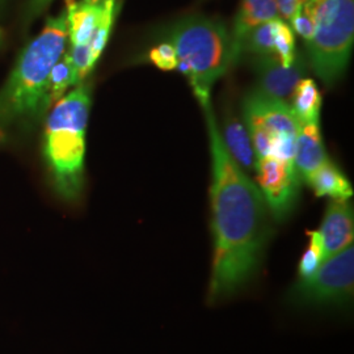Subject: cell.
<instances>
[{
	"mask_svg": "<svg viewBox=\"0 0 354 354\" xmlns=\"http://www.w3.org/2000/svg\"><path fill=\"white\" fill-rule=\"evenodd\" d=\"M254 171L257 188L264 197L269 213L279 222L285 221L299 197L301 177L295 165L268 156L257 159Z\"/></svg>",
	"mask_w": 354,
	"mask_h": 354,
	"instance_id": "ba28073f",
	"label": "cell"
},
{
	"mask_svg": "<svg viewBox=\"0 0 354 354\" xmlns=\"http://www.w3.org/2000/svg\"><path fill=\"white\" fill-rule=\"evenodd\" d=\"M307 235L310 236V244L299 260L298 281L310 279L324 261L323 247L317 231H308Z\"/></svg>",
	"mask_w": 354,
	"mask_h": 354,
	"instance_id": "44dd1931",
	"label": "cell"
},
{
	"mask_svg": "<svg viewBox=\"0 0 354 354\" xmlns=\"http://www.w3.org/2000/svg\"><path fill=\"white\" fill-rule=\"evenodd\" d=\"M327 160L328 156L323 145L319 124H302L298 131L294 155V165L299 177L306 181Z\"/></svg>",
	"mask_w": 354,
	"mask_h": 354,
	"instance_id": "7c38bea8",
	"label": "cell"
},
{
	"mask_svg": "<svg viewBox=\"0 0 354 354\" xmlns=\"http://www.w3.org/2000/svg\"><path fill=\"white\" fill-rule=\"evenodd\" d=\"M212 152V231L214 254L207 302L244 289L260 270L272 236L269 209L257 185L227 151L212 102L201 105Z\"/></svg>",
	"mask_w": 354,
	"mask_h": 354,
	"instance_id": "6da1fadb",
	"label": "cell"
},
{
	"mask_svg": "<svg viewBox=\"0 0 354 354\" xmlns=\"http://www.w3.org/2000/svg\"><path fill=\"white\" fill-rule=\"evenodd\" d=\"M64 12L71 46L88 45L102 17V3L89 4L84 0H67Z\"/></svg>",
	"mask_w": 354,
	"mask_h": 354,
	"instance_id": "4fadbf2b",
	"label": "cell"
},
{
	"mask_svg": "<svg viewBox=\"0 0 354 354\" xmlns=\"http://www.w3.org/2000/svg\"><path fill=\"white\" fill-rule=\"evenodd\" d=\"M243 117L257 159L272 156L294 163L301 124L286 102L257 89L244 99Z\"/></svg>",
	"mask_w": 354,
	"mask_h": 354,
	"instance_id": "8992f818",
	"label": "cell"
},
{
	"mask_svg": "<svg viewBox=\"0 0 354 354\" xmlns=\"http://www.w3.org/2000/svg\"><path fill=\"white\" fill-rule=\"evenodd\" d=\"M248 51L254 55L274 54V26L273 20L253 28L244 39L243 53ZM276 55V54H274Z\"/></svg>",
	"mask_w": 354,
	"mask_h": 354,
	"instance_id": "d6986e66",
	"label": "cell"
},
{
	"mask_svg": "<svg viewBox=\"0 0 354 354\" xmlns=\"http://www.w3.org/2000/svg\"><path fill=\"white\" fill-rule=\"evenodd\" d=\"M0 1H1V0H0Z\"/></svg>",
	"mask_w": 354,
	"mask_h": 354,
	"instance_id": "f1b7e54d",
	"label": "cell"
},
{
	"mask_svg": "<svg viewBox=\"0 0 354 354\" xmlns=\"http://www.w3.org/2000/svg\"><path fill=\"white\" fill-rule=\"evenodd\" d=\"M277 0H241L231 36L234 64L241 59L243 44L248 33L263 23L279 17Z\"/></svg>",
	"mask_w": 354,
	"mask_h": 354,
	"instance_id": "8fae6325",
	"label": "cell"
},
{
	"mask_svg": "<svg viewBox=\"0 0 354 354\" xmlns=\"http://www.w3.org/2000/svg\"><path fill=\"white\" fill-rule=\"evenodd\" d=\"M66 12L49 17L44 29L20 53L7 82L0 88V142L30 127L49 111L48 80L64 55L67 42Z\"/></svg>",
	"mask_w": 354,
	"mask_h": 354,
	"instance_id": "7a4b0ae2",
	"label": "cell"
},
{
	"mask_svg": "<svg viewBox=\"0 0 354 354\" xmlns=\"http://www.w3.org/2000/svg\"><path fill=\"white\" fill-rule=\"evenodd\" d=\"M290 21L298 36H301L306 41V44H308L314 36V16L310 0H307L301 8L295 11L291 16Z\"/></svg>",
	"mask_w": 354,
	"mask_h": 354,
	"instance_id": "603a6c76",
	"label": "cell"
},
{
	"mask_svg": "<svg viewBox=\"0 0 354 354\" xmlns=\"http://www.w3.org/2000/svg\"><path fill=\"white\" fill-rule=\"evenodd\" d=\"M253 68L259 77V91L286 102L290 99L298 82L304 79L307 64L304 57H295L291 66L283 67L279 64V58L272 54L254 55Z\"/></svg>",
	"mask_w": 354,
	"mask_h": 354,
	"instance_id": "9c48e42d",
	"label": "cell"
},
{
	"mask_svg": "<svg viewBox=\"0 0 354 354\" xmlns=\"http://www.w3.org/2000/svg\"><path fill=\"white\" fill-rule=\"evenodd\" d=\"M149 58L158 68L165 71H172L177 68V55L172 44L165 41L150 50Z\"/></svg>",
	"mask_w": 354,
	"mask_h": 354,
	"instance_id": "cb8c5ba5",
	"label": "cell"
},
{
	"mask_svg": "<svg viewBox=\"0 0 354 354\" xmlns=\"http://www.w3.org/2000/svg\"><path fill=\"white\" fill-rule=\"evenodd\" d=\"M317 197H330L337 201H348L353 196L351 181L340 171V168L327 160L320 168L306 180Z\"/></svg>",
	"mask_w": 354,
	"mask_h": 354,
	"instance_id": "9a60e30c",
	"label": "cell"
},
{
	"mask_svg": "<svg viewBox=\"0 0 354 354\" xmlns=\"http://www.w3.org/2000/svg\"><path fill=\"white\" fill-rule=\"evenodd\" d=\"M84 1H87L89 4H100L104 0H84Z\"/></svg>",
	"mask_w": 354,
	"mask_h": 354,
	"instance_id": "83f0119b",
	"label": "cell"
},
{
	"mask_svg": "<svg viewBox=\"0 0 354 354\" xmlns=\"http://www.w3.org/2000/svg\"><path fill=\"white\" fill-rule=\"evenodd\" d=\"M223 143L232 156V159L243 169L252 171L257 162L253 150L251 137L245 125L235 114H228L223 122V131L221 133Z\"/></svg>",
	"mask_w": 354,
	"mask_h": 354,
	"instance_id": "5bb4252c",
	"label": "cell"
},
{
	"mask_svg": "<svg viewBox=\"0 0 354 354\" xmlns=\"http://www.w3.org/2000/svg\"><path fill=\"white\" fill-rule=\"evenodd\" d=\"M307 0H277L279 13L285 19L290 20L291 16L298 8H301Z\"/></svg>",
	"mask_w": 354,
	"mask_h": 354,
	"instance_id": "484cf974",
	"label": "cell"
},
{
	"mask_svg": "<svg viewBox=\"0 0 354 354\" xmlns=\"http://www.w3.org/2000/svg\"><path fill=\"white\" fill-rule=\"evenodd\" d=\"M70 57V61L74 66L76 73V79L77 84L83 83L87 76L91 74V71L95 68L96 64H93L92 57H91V50L88 45H77V46H71L70 51L67 53Z\"/></svg>",
	"mask_w": 354,
	"mask_h": 354,
	"instance_id": "7402d4cb",
	"label": "cell"
},
{
	"mask_svg": "<svg viewBox=\"0 0 354 354\" xmlns=\"http://www.w3.org/2000/svg\"><path fill=\"white\" fill-rule=\"evenodd\" d=\"M274 26V54L279 64L289 67L295 61V38L290 26H286L281 19L273 20Z\"/></svg>",
	"mask_w": 354,
	"mask_h": 354,
	"instance_id": "ffe728a7",
	"label": "cell"
},
{
	"mask_svg": "<svg viewBox=\"0 0 354 354\" xmlns=\"http://www.w3.org/2000/svg\"><path fill=\"white\" fill-rule=\"evenodd\" d=\"M53 1L54 0H26V11H24L26 26L35 21L39 15L45 12Z\"/></svg>",
	"mask_w": 354,
	"mask_h": 354,
	"instance_id": "d4e9b609",
	"label": "cell"
},
{
	"mask_svg": "<svg viewBox=\"0 0 354 354\" xmlns=\"http://www.w3.org/2000/svg\"><path fill=\"white\" fill-rule=\"evenodd\" d=\"M4 32H3V29L0 28V49H3V46H4Z\"/></svg>",
	"mask_w": 354,
	"mask_h": 354,
	"instance_id": "4316f807",
	"label": "cell"
},
{
	"mask_svg": "<svg viewBox=\"0 0 354 354\" xmlns=\"http://www.w3.org/2000/svg\"><path fill=\"white\" fill-rule=\"evenodd\" d=\"M317 231L322 241L324 260L352 245L354 238L352 205L348 201L332 200Z\"/></svg>",
	"mask_w": 354,
	"mask_h": 354,
	"instance_id": "30bf717a",
	"label": "cell"
},
{
	"mask_svg": "<svg viewBox=\"0 0 354 354\" xmlns=\"http://www.w3.org/2000/svg\"><path fill=\"white\" fill-rule=\"evenodd\" d=\"M115 7H117L115 0L102 1V17L88 44L91 57L95 64H97V61L100 59L102 51L109 41V36L113 28L114 17H115Z\"/></svg>",
	"mask_w": 354,
	"mask_h": 354,
	"instance_id": "ac0fdd59",
	"label": "cell"
},
{
	"mask_svg": "<svg viewBox=\"0 0 354 354\" xmlns=\"http://www.w3.org/2000/svg\"><path fill=\"white\" fill-rule=\"evenodd\" d=\"M76 86H77V79H76L75 68L70 61L68 54H64L51 68L49 80H48L49 109L55 102L64 97L67 89Z\"/></svg>",
	"mask_w": 354,
	"mask_h": 354,
	"instance_id": "e0dca14e",
	"label": "cell"
},
{
	"mask_svg": "<svg viewBox=\"0 0 354 354\" xmlns=\"http://www.w3.org/2000/svg\"><path fill=\"white\" fill-rule=\"evenodd\" d=\"M177 55V70L189 80L196 99L210 102L215 82L234 66L231 36L226 26L205 16L178 20L167 33Z\"/></svg>",
	"mask_w": 354,
	"mask_h": 354,
	"instance_id": "277c9868",
	"label": "cell"
},
{
	"mask_svg": "<svg viewBox=\"0 0 354 354\" xmlns=\"http://www.w3.org/2000/svg\"><path fill=\"white\" fill-rule=\"evenodd\" d=\"M91 102V86L83 82L54 104L45 124L42 158L53 189L67 203H77L84 190Z\"/></svg>",
	"mask_w": 354,
	"mask_h": 354,
	"instance_id": "3957f363",
	"label": "cell"
},
{
	"mask_svg": "<svg viewBox=\"0 0 354 354\" xmlns=\"http://www.w3.org/2000/svg\"><path fill=\"white\" fill-rule=\"evenodd\" d=\"M291 97H292L291 111L301 125L319 124L320 109H322V95L317 89V83L313 79H307V77L301 79L295 86Z\"/></svg>",
	"mask_w": 354,
	"mask_h": 354,
	"instance_id": "2e32d148",
	"label": "cell"
},
{
	"mask_svg": "<svg viewBox=\"0 0 354 354\" xmlns=\"http://www.w3.org/2000/svg\"><path fill=\"white\" fill-rule=\"evenodd\" d=\"M314 36L307 44L310 62L326 86L345 73L354 42V0H310Z\"/></svg>",
	"mask_w": 354,
	"mask_h": 354,
	"instance_id": "5b68a950",
	"label": "cell"
},
{
	"mask_svg": "<svg viewBox=\"0 0 354 354\" xmlns=\"http://www.w3.org/2000/svg\"><path fill=\"white\" fill-rule=\"evenodd\" d=\"M353 244L322 263L317 272L304 281H297L289 292L292 304L328 306L348 302L353 295Z\"/></svg>",
	"mask_w": 354,
	"mask_h": 354,
	"instance_id": "52a82bcc",
	"label": "cell"
}]
</instances>
